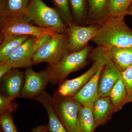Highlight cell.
<instances>
[{
	"instance_id": "obj_20",
	"label": "cell",
	"mask_w": 132,
	"mask_h": 132,
	"mask_svg": "<svg viewBox=\"0 0 132 132\" xmlns=\"http://www.w3.org/2000/svg\"><path fill=\"white\" fill-rule=\"evenodd\" d=\"M115 112L122 109L126 105L127 92L122 75L110 92L109 95Z\"/></svg>"
},
{
	"instance_id": "obj_23",
	"label": "cell",
	"mask_w": 132,
	"mask_h": 132,
	"mask_svg": "<svg viewBox=\"0 0 132 132\" xmlns=\"http://www.w3.org/2000/svg\"><path fill=\"white\" fill-rule=\"evenodd\" d=\"M132 2V0H109L105 20L109 16L127 15V11Z\"/></svg>"
},
{
	"instance_id": "obj_29",
	"label": "cell",
	"mask_w": 132,
	"mask_h": 132,
	"mask_svg": "<svg viewBox=\"0 0 132 132\" xmlns=\"http://www.w3.org/2000/svg\"><path fill=\"white\" fill-rule=\"evenodd\" d=\"M47 126H40L34 128L31 132H47Z\"/></svg>"
},
{
	"instance_id": "obj_17",
	"label": "cell",
	"mask_w": 132,
	"mask_h": 132,
	"mask_svg": "<svg viewBox=\"0 0 132 132\" xmlns=\"http://www.w3.org/2000/svg\"><path fill=\"white\" fill-rule=\"evenodd\" d=\"M30 37L15 35L1 36L0 63L7 61L19 47Z\"/></svg>"
},
{
	"instance_id": "obj_5",
	"label": "cell",
	"mask_w": 132,
	"mask_h": 132,
	"mask_svg": "<svg viewBox=\"0 0 132 132\" xmlns=\"http://www.w3.org/2000/svg\"><path fill=\"white\" fill-rule=\"evenodd\" d=\"M94 62L87 71L77 78L65 80L60 85L53 95L54 97H73L80 91L84 85L92 78L105 61V54L101 50L97 47L92 53Z\"/></svg>"
},
{
	"instance_id": "obj_16",
	"label": "cell",
	"mask_w": 132,
	"mask_h": 132,
	"mask_svg": "<svg viewBox=\"0 0 132 132\" xmlns=\"http://www.w3.org/2000/svg\"><path fill=\"white\" fill-rule=\"evenodd\" d=\"M101 48L121 72L132 66V46L125 47Z\"/></svg>"
},
{
	"instance_id": "obj_7",
	"label": "cell",
	"mask_w": 132,
	"mask_h": 132,
	"mask_svg": "<svg viewBox=\"0 0 132 132\" xmlns=\"http://www.w3.org/2000/svg\"><path fill=\"white\" fill-rule=\"evenodd\" d=\"M52 36L46 34L39 36H31L24 42L10 56L7 62L13 69L29 68L33 65L32 59L36 52L49 41Z\"/></svg>"
},
{
	"instance_id": "obj_30",
	"label": "cell",
	"mask_w": 132,
	"mask_h": 132,
	"mask_svg": "<svg viewBox=\"0 0 132 132\" xmlns=\"http://www.w3.org/2000/svg\"><path fill=\"white\" fill-rule=\"evenodd\" d=\"M127 15H130L132 16V2L128 9L126 13Z\"/></svg>"
},
{
	"instance_id": "obj_11",
	"label": "cell",
	"mask_w": 132,
	"mask_h": 132,
	"mask_svg": "<svg viewBox=\"0 0 132 132\" xmlns=\"http://www.w3.org/2000/svg\"><path fill=\"white\" fill-rule=\"evenodd\" d=\"M106 56V61L99 78L98 95L100 97L109 96L111 90L122 75V72Z\"/></svg>"
},
{
	"instance_id": "obj_26",
	"label": "cell",
	"mask_w": 132,
	"mask_h": 132,
	"mask_svg": "<svg viewBox=\"0 0 132 132\" xmlns=\"http://www.w3.org/2000/svg\"><path fill=\"white\" fill-rule=\"evenodd\" d=\"M122 76L127 92L126 104L131 103L132 102V66L122 72Z\"/></svg>"
},
{
	"instance_id": "obj_27",
	"label": "cell",
	"mask_w": 132,
	"mask_h": 132,
	"mask_svg": "<svg viewBox=\"0 0 132 132\" xmlns=\"http://www.w3.org/2000/svg\"><path fill=\"white\" fill-rule=\"evenodd\" d=\"M0 124L4 132H14L16 128L9 113L0 114Z\"/></svg>"
},
{
	"instance_id": "obj_3",
	"label": "cell",
	"mask_w": 132,
	"mask_h": 132,
	"mask_svg": "<svg viewBox=\"0 0 132 132\" xmlns=\"http://www.w3.org/2000/svg\"><path fill=\"white\" fill-rule=\"evenodd\" d=\"M92 47L87 45L78 52L69 53L58 64L47 68L50 83L60 85L71 73L79 70L88 64L87 59Z\"/></svg>"
},
{
	"instance_id": "obj_18",
	"label": "cell",
	"mask_w": 132,
	"mask_h": 132,
	"mask_svg": "<svg viewBox=\"0 0 132 132\" xmlns=\"http://www.w3.org/2000/svg\"><path fill=\"white\" fill-rule=\"evenodd\" d=\"M109 0H88V12L86 23L101 25L105 20Z\"/></svg>"
},
{
	"instance_id": "obj_28",
	"label": "cell",
	"mask_w": 132,
	"mask_h": 132,
	"mask_svg": "<svg viewBox=\"0 0 132 132\" xmlns=\"http://www.w3.org/2000/svg\"><path fill=\"white\" fill-rule=\"evenodd\" d=\"M13 69L12 66L8 64L7 62H4L0 63V78L1 79Z\"/></svg>"
},
{
	"instance_id": "obj_33",
	"label": "cell",
	"mask_w": 132,
	"mask_h": 132,
	"mask_svg": "<svg viewBox=\"0 0 132 132\" xmlns=\"http://www.w3.org/2000/svg\"><path fill=\"white\" fill-rule=\"evenodd\" d=\"M130 132H132V129L131 130V131H130Z\"/></svg>"
},
{
	"instance_id": "obj_21",
	"label": "cell",
	"mask_w": 132,
	"mask_h": 132,
	"mask_svg": "<svg viewBox=\"0 0 132 132\" xmlns=\"http://www.w3.org/2000/svg\"><path fill=\"white\" fill-rule=\"evenodd\" d=\"M92 108L81 105L79 113L80 132H94L98 127L93 114Z\"/></svg>"
},
{
	"instance_id": "obj_1",
	"label": "cell",
	"mask_w": 132,
	"mask_h": 132,
	"mask_svg": "<svg viewBox=\"0 0 132 132\" xmlns=\"http://www.w3.org/2000/svg\"><path fill=\"white\" fill-rule=\"evenodd\" d=\"M126 15L111 16L101 25L92 39L99 47H125L132 46V30L125 21Z\"/></svg>"
},
{
	"instance_id": "obj_14",
	"label": "cell",
	"mask_w": 132,
	"mask_h": 132,
	"mask_svg": "<svg viewBox=\"0 0 132 132\" xmlns=\"http://www.w3.org/2000/svg\"><path fill=\"white\" fill-rule=\"evenodd\" d=\"M45 108L48 118V131L68 132L55 110L52 102V97L44 90L34 98Z\"/></svg>"
},
{
	"instance_id": "obj_15",
	"label": "cell",
	"mask_w": 132,
	"mask_h": 132,
	"mask_svg": "<svg viewBox=\"0 0 132 132\" xmlns=\"http://www.w3.org/2000/svg\"><path fill=\"white\" fill-rule=\"evenodd\" d=\"M92 110L98 127L107 123L111 120L113 114L115 113L109 96H99L93 105Z\"/></svg>"
},
{
	"instance_id": "obj_9",
	"label": "cell",
	"mask_w": 132,
	"mask_h": 132,
	"mask_svg": "<svg viewBox=\"0 0 132 132\" xmlns=\"http://www.w3.org/2000/svg\"><path fill=\"white\" fill-rule=\"evenodd\" d=\"M100 28L97 24L85 27L75 22L67 26L65 33L68 36L69 53L78 52L86 47L96 35Z\"/></svg>"
},
{
	"instance_id": "obj_19",
	"label": "cell",
	"mask_w": 132,
	"mask_h": 132,
	"mask_svg": "<svg viewBox=\"0 0 132 132\" xmlns=\"http://www.w3.org/2000/svg\"><path fill=\"white\" fill-rule=\"evenodd\" d=\"M30 0H1L0 18L22 16Z\"/></svg>"
},
{
	"instance_id": "obj_31",
	"label": "cell",
	"mask_w": 132,
	"mask_h": 132,
	"mask_svg": "<svg viewBox=\"0 0 132 132\" xmlns=\"http://www.w3.org/2000/svg\"><path fill=\"white\" fill-rule=\"evenodd\" d=\"M14 132H18V131H17V129H16V128L15 129Z\"/></svg>"
},
{
	"instance_id": "obj_10",
	"label": "cell",
	"mask_w": 132,
	"mask_h": 132,
	"mask_svg": "<svg viewBox=\"0 0 132 132\" xmlns=\"http://www.w3.org/2000/svg\"><path fill=\"white\" fill-rule=\"evenodd\" d=\"M50 82V77L47 69L38 72L28 68L24 73V82L20 97L34 98L45 90Z\"/></svg>"
},
{
	"instance_id": "obj_22",
	"label": "cell",
	"mask_w": 132,
	"mask_h": 132,
	"mask_svg": "<svg viewBox=\"0 0 132 132\" xmlns=\"http://www.w3.org/2000/svg\"><path fill=\"white\" fill-rule=\"evenodd\" d=\"M74 21L78 25L86 21V0H69Z\"/></svg>"
},
{
	"instance_id": "obj_13",
	"label": "cell",
	"mask_w": 132,
	"mask_h": 132,
	"mask_svg": "<svg viewBox=\"0 0 132 132\" xmlns=\"http://www.w3.org/2000/svg\"><path fill=\"white\" fill-rule=\"evenodd\" d=\"M102 62L97 72L88 80L75 96L73 99L81 105L93 107L95 102L99 97L98 85L100 75L106 61Z\"/></svg>"
},
{
	"instance_id": "obj_25",
	"label": "cell",
	"mask_w": 132,
	"mask_h": 132,
	"mask_svg": "<svg viewBox=\"0 0 132 132\" xmlns=\"http://www.w3.org/2000/svg\"><path fill=\"white\" fill-rule=\"evenodd\" d=\"M15 100L9 99L1 93L0 94V114L5 113H12L17 108Z\"/></svg>"
},
{
	"instance_id": "obj_2",
	"label": "cell",
	"mask_w": 132,
	"mask_h": 132,
	"mask_svg": "<svg viewBox=\"0 0 132 132\" xmlns=\"http://www.w3.org/2000/svg\"><path fill=\"white\" fill-rule=\"evenodd\" d=\"M22 16L31 24L42 28L65 33L67 26L56 10L48 6L43 0H30Z\"/></svg>"
},
{
	"instance_id": "obj_8",
	"label": "cell",
	"mask_w": 132,
	"mask_h": 132,
	"mask_svg": "<svg viewBox=\"0 0 132 132\" xmlns=\"http://www.w3.org/2000/svg\"><path fill=\"white\" fill-rule=\"evenodd\" d=\"M53 106L68 132H80L79 113L81 104L73 97H52Z\"/></svg>"
},
{
	"instance_id": "obj_6",
	"label": "cell",
	"mask_w": 132,
	"mask_h": 132,
	"mask_svg": "<svg viewBox=\"0 0 132 132\" xmlns=\"http://www.w3.org/2000/svg\"><path fill=\"white\" fill-rule=\"evenodd\" d=\"M1 36L27 35L39 37L46 34L53 35L57 32L52 29L39 27L31 24L22 16L0 18Z\"/></svg>"
},
{
	"instance_id": "obj_12",
	"label": "cell",
	"mask_w": 132,
	"mask_h": 132,
	"mask_svg": "<svg viewBox=\"0 0 132 132\" xmlns=\"http://www.w3.org/2000/svg\"><path fill=\"white\" fill-rule=\"evenodd\" d=\"M2 93L12 100L20 97L24 82V73L13 69L2 79Z\"/></svg>"
},
{
	"instance_id": "obj_32",
	"label": "cell",
	"mask_w": 132,
	"mask_h": 132,
	"mask_svg": "<svg viewBox=\"0 0 132 132\" xmlns=\"http://www.w3.org/2000/svg\"><path fill=\"white\" fill-rule=\"evenodd\" d=\"M1 132H4V131H3V130H1Z\"/></svg>"
},
{
	"instance_id": "obj_24",
	"label": "cell",
	"mask_w": 132,
	"mask_h": 132,
	"mask_svg": "<svg viewBox=\"0 0 132 132\" xmlns=\"http://www.w3.org/2000/svg\"><path fill=\"white\" fill-rule=\"evenodd\" d=\"M55 9L59 14L63 22L67 25L74 22L69 0H52Z\"/></svg>"
},
{
	"instance_id": "obj_4",
	"label": "cell",
	"mask_w": 132,
	"mask_h": 132,
	"mask_svg": "<svg viewBox=\"0 0 132 132\" xmlns=\"http://www.w3.org/2000/svg\"><path fill=\"white\" fill-rule=\"evenodd\" d=\"M68 38L65 33H56L45 43L33 57V65L43 62L49 65L58 64L69 53Z\"/></svg>"
}]
</instances>
